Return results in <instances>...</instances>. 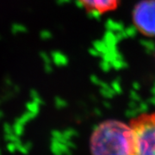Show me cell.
Here are the masks:
<instances>
[{
	"mask_svg": "<svg viewBox=\"0 0 155 155\" xmlns=\"http://www.w3.org/2000/svg\"><path fill=\"white\" fill-rule=\"evenodd\" d=\"M32 147H33V144L30 141H27L24 144L20 143L17 145V151H18L22 154L27 155L29 153V151L32 149Z\"/></svg>",
	"mask_w": 155,
	"mask_h": 155,
	"instance_id": "5",
	"label": "cell"
},
{
	"mask_svg": "<svg viewBox=\"0 0 155 155\" xmlns=\"http://www.w3.org/2000/svg\"><path fill=\"white\" fill-rule=\"evenodd\" d=\"M62 133H63L64 138L67 139V140H71V139L73 138L74 136L77 135V132H76L73 128H67V129L63 130Z\"/></svg>",
	"mask_w": 155,
	"mask_h": 155,
	"instance_id": "10",
	"label": "cell"
},
{
	"mask_svg": "<svg viewBox=\"0 0 155 155\" xmlns=\"http://www.w3.org/2000/svg\"><path fill=\"white\" fill-rule=\"evenodd\" d=\"M129 124L134 136L132 155H155V111L135 116Z\"/></svg>",
	"mask_w": 155,
	"mask_h": 155,
	"instance_id": "2",
	"label": "cell"
},
{
	"mask_svg": "<svg viewBox=\"0 0 155 155\" xmlns=\"http://www.w3.org/2000/svg\"><path fill=\"white\" fill-rule=\"evenodd\" d=\"M0 155H2V151H1V149H0Z\"/></svg>",
	"mask_w": 155,
	"mask_h": 155,
	"instance_id": "15",
	"label": "cell"
},
{
	"mask_svg": "<svg viewBox=\"0 0 155 155\" xmlns=\"http://www.w3.org/2000/svg\"><path fill=\"white\" fill-rule=\"evenodd\" d=\"M6 149L8 152H10L11 153H15L17 151V145L13 142H7V145H6Z\"/></svg>",
	"mask_w": 155,
	"mask_h": 155,
	"instance_id": "13",
	"label": "cell"
},
{
	"mask_svg": "<svg viewBox=\"0 0 155 155\" xmlns=\"http://www.w3.org/2000/svg\"><path fill=\"white\" fill-rule=\"evenodd\" d=\"M3 131L5 134H13V127L12 125H11L10 123L5 122L4 125H3Z\"/></svg>",
	"mask_w": 155,
	"mask_h": 155,
	"instance_id": "11",
	"label": "cell"
},
{
	"mask_svg": "<svg viewBox=\"0 0 155 155\" xmlns=\"http://www.w3.org/2000/svg\"><path fill=\"white\" fill-rule=\"evenodd\" d=\"M12 127H13V133L19 137L24 133V125H22L17 121H15L14 124L12 125Z\"/></svg>",
	"mask_w": 155,
	"mask_h": 155,
	"instance_id": "6",
	"label": "cell"
},
{
	"mask_svg": "<svg viewBox=\"0 0 155 155\" xmlns=\"http://www.w3.org/2000/svg\"><path fill=\"white\" fill-rule=\"evenodd\" d=\"M5 140L7 142H13L16 145L22 143V140L19 136L16 135L15 134H5Z\"/></svg>",
	"mask_w": 155,
	"mask_h": 155,
	"instance_id": "8",
	"label": "cell"
},
{
	"mask_svg": "<svg viewBox=\"0 0 155 155\" xmlns=\"http://www.w3.org/2000/svg\"><path fill=\"white\" fill-rule=\"evenodd\" d=\"M133 130L129 122L108 120L95 126L91 136L92 155H132Z\"/></svg>",
	"mask_w": 155,
	"mask_h": 155,
	"instance_id": "1",
	"label": "cell"
},
{
	"mask_svg": "<svg viewBox=\"0 0 155 155\" xmlns=\"http://www.w3.org/2000/svg\"><path fill=\"white\" fill-rule=\"evenodd\" d=\"M50 150L53 155H72L71 149L67 145L54 139H52L51 140Z\"/></svg>",
	"mask_w": 155,
	"mask_h": 155,
	"instance_id": "4",
	"label": "cell"
},
{
	"mask_svg": "<svg viewBox=\"0 0 155 155\" xmlns=\"http://www.w3.org/2000/svg\"><path fill=\"white\" fill-rule=\"evenodd\" d=\"M2 116H3V113H2V112H1V111H0V118H1V117H2Z\"/></svg>",
	"mask_w": 155,
	"mask_h": 155,
	"instance_id": "14",
	"label": "cell"
},
{
	"mask_svg": "<svg viewBox=\"0 0 155 155\" xmlns=\"http://www.w3.org/2000/svg\"><path fill=\"white\" fill-rule=\"evenodd\" d=\"M80 7L89 14L102 16L116 11L122 0H76Z\"/></svg>",
	"mask_w": 155,
	"mask_h": 155,
	"instance_id": "3",
	"label": "cell"
},
{
	"mask_svg": "<svg viewBox=\"0 0 155 155\" xmlns=\"http://www.w3.org/2000/svg\"><path fill=\"white\" fill-rule=\"evenodd\" d=\"M51 136H52V139L56 140H59V141L63 142V143L66 141V140H67V139L64 138L62 131H61V130H58V129H54V130H53V131L51 132Z\"/></svg>",
	"mask_w": 155,
	"mask_h": 155,
	"instance_id": "9",
	"label": "cell"
},
{
	"mask_svg": "<svg viewBox=\"0 0 155 155\" xmlns=\"http://www.w3.org/2000/svg\"><path fill=\"white\" fill-rule=\"evenodd\" d=\"M35 116V115H34V114L30 113V112H27V113L23 114L22 116H20V117L17 120V122H20L21 124L25 126V124L28 123L30 120H32Z\"/></svg>",
	"mask_w": 155,
	"mask_h": 155,
	"instance_id": "7",
	"label": "cell"
},
{
	"mask_svg": "<svg viewBox=\"0 0 155 155\" xmlns=\"http://www.w3.org/2000/svg\"><path fill=\"white\" fill-rule=\"evenodd\" d=\"M28 112L32 113V114L35 115V116L38 114V112H39L38 105H37V104H28Z\"/></svg>",
	"mask_w": 155,
	"mask_h": 155,
	"instance_id": "12",
	"label": "cell"
}]
</instances>
